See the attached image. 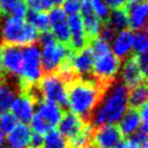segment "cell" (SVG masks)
Returning <instances> with one entry per match:
<instances>
[{"label":"cell","instance_id":"obj_1","mask_svg":"<svg viewBox=\"0 0 148 148\" xmlns=\"http://www.w3.org/2000/svg\"><path fill=\"white\" fill-rule=\"evenodd\" d=\"M129 89L121 82L110 83L106 88L99 105L91 115V124L94 127L116 125L129 107Z\"/></svg>","mask_w":148,"mask_h":148},{"label":"cell","instance_id":"obj_2","mask_svg":"<svg viewBox=\"0 0 148 148\" xmlns=\"http://www.w3.org/2000/svg\"><path fill=\"white\" fill-rule=\"evenodd\" d=\"M107 86L96 80L80 79L71 81L67 90V106L70 112L82 119L90 118Z\"/></svg>","mask_w":148,"mask_h":148},{"label":"cell","instance_id":"obj_3","mask_svg":"<svg viewBox=\"0 0 148 148\" xmlns=\"http://www.w3.org/2000/svg\"><path fill=\"white\" fill-rule=\"evenodd\" d=\"M0 35L5 45L27 47L38 41L39 33L22 17H4L0 27Z\"/></svg>","mask_w":148,"mask_h":148},{"label":"cell","instance_id":"obj_4","mask_svg":"<svg viewBox=\"0 0 148 148\" xmlns=\"http://www.w3.org/2000/svg\"><path fill=\"white\" fill-rule=\"evenodd\" d=\"M38 40L41 45V66L43 73L55 74L65 61L71 56L70 48L58 42L50 32L41 33Z\"/></svg>","mask_w":148,"mask_h":148},{"label":"cell","instance_id":"obj_5","mask_svg":"<svg viewBox=\"0 0 148 148\" xmlns=\"http://www.w3.org/2000/svg\"><path fill=\"white\" fill-rule=\"evenodd\" d=\"M18 76L22 86L26 89L39 83L43 77L41 53L38 45H30L22 49V66Z\"/></svg>","mask_w":148,"mask_h":148},{"label":"cell","instance_id":"obj_6","mask_svg":"<svg viewBox=\"0 0 148 148\" xmlns=\"http://www.w3.org/2000/svg\"><path fill=\"white\" fill-rule=\"evenodd\" d=\"M67 84L58 74H47L39 81V92L43 99L64 107L67 106Z\"/></svg>","mask_w":148,"mask_h":148},{"label":"cell","instance_id":"obj_7","mask_svg":"<svg viewBox=\"0 0 148 148\" xmlns=\"http://www.w3.org/2000/svg\"><path fill=\"white\" fill-rule=\"evenodd\" d=\"M120 67L121 61L116 58L111 51H108L106 53L94 55L92 74L99 83L107 86L115 80L117 75L119 74Z\"/></svg>","mask_w":148,"mask_h":148},{"label":"cell","instance_id":"obj_8","mask_svg":"<svg viewBox=\"0 0 148 148\" xmlns=\"http://www.w3.org/2000/svg\"><path fill=\"white\" fill-rule=\"evenodd\" d=\"M48 14L51 34L53 37L63 45L69 43L70 33L68 26V17L61 7H52Z\"/></svg>","mask_w":148,"mask_h":148},{"label":"cell","instance_id":"obj_9","mask_svg":"<svg viewBox=\"0 0 148 148\" xmlns=\"http://www.w3.org/2000/svg\"><path fill=\"white\" fill-rule=\"evenodd\" d=\"M36 111V99L32 94H21L16 96L10 107V112L18 123L27 124Z\"/></svg>","mask_w":148,"mask_h":148},{"label":"cell","instance_id":"obj_10","mask_svg":"<svg viewBox=\"0 0 148 148\" xmlns=\"http://www.w3.org/2000/svg\"><path fill=\"white\" fill-rule=\"evenodd\" d=\"M122 140V135L117 125H103L94 129L92 142L97 148H115Z\"/></svg>","mask_w":148,"mask_h":148},{"label":"cell","instance_id":"obj_11","mask_svg":"<svg viewBox=\"0 0 148 148\" xmlns=\"http://www.w3.org/2000/svg\"><path fill=\"white\" fill-rule=\"evenodd\" d=\"M93 62L94 55L92 53L90 47H86L79 51H76V53L71 54V56L69 58V64L75 76L77 75L82 78L92 74Z\"/></svg>","mask_w":148,"mask_h":148},{"label":"cell","instance_id":"obj_12","mask_svg":"<svg viewBox=\"0 0 148 148\" xmlns=\"http://www.w3.org/2000/svg\"><path fill=\"white\" fill-rule=\"evenodd\" d=\"M120 77L121 82L130 90L132 88L145 83V75L142 73L140 66L136 62L135 58H127L120 67Z\"/></svg>","mask_w":148,"mask_h":148},{"label":"cell","instance_id":"obj_13","mask_svg":"<svg viewBox=\"0 0 148 148\" xmlns=\"http://www.w3.org/2000/svg\"><path fill=\"white\" fill-rule=\"evenodd\" d=\"M125 11L127 15V24L131 30H145L148 14V5L146 0L127 3Z\"/></svg>","mask_w":148,"mask_h":148},{"label":"cell","instance_id":"obj_14","mask_svg":"<svg viewBox=\"0 0 148 148\" xmlns=\"http://www.w3.org/2000/svg\"><path fill=\"white\" fill-rule=\"evenodd\" d=\"M0 58H1L3 71L12 76H18L22 66L21 48L4 45L0 49Z\"/></svg>","mask_w":148,"mask_h":148},{"label":"cell","instance_id":"obj_15","mask_svg":"<svg viewBox=\"0 0 148 148\" xmlns=\"http://www.w3.org/2000/svg\"><path fill=\"white\" fill-rule=\"evenodd\" d=\"M36 114L42 120H45V122L48 123L51 129H54L60 123L64 115L63 108L60 105L43 99L36 104Z\"/></svg>","mask_w":148,"mask_h":148},{"label":"cell","instance_id":"obj_16","mask_svg":"<svg viewBox=\"0 0 148 148\" xmlns=\"http://www.w3.org/2000/svg\"><path fill=\"white\" fill-rule=\"evenodd\" d=\"M80 16L82 18L84 30L89 39H95L99 36V33L103 28V22L95 15L92 11L91 2L89 0L82 1L80 7Z\"/></svg>","mask_w":148,"mask_h":148},{"label":"cell","instance_id":"obj_17","mask_svg":"<svg viewBox=\"0 0 148 148\" xmlns=\"http://www.w3.org/2000/svg\"><path fill=\"white\" fill-rule=\"evenodd\" d=\"M133 38L134 33L131 29H125L116 34L110 45L111 52L116 58L124 60L130 56L133 51Z\"/></svg>","mask_w":148,"mask_h":148},{"label":"cell","instance_id":"obj_18","mask_svg":"<svg viewBox=\"0 0 148 148\" xmlns=\"http://www.w3.org/2000/svg\"><path fill=\"white\" fill-rule=\"evenodd\" d=\"M68 26H69V45L71 50L79 51L86 48L89 41V38L86 36L84 26L82 23V18L80 14L68 16Z\"/></svg>","mask_w":148,"mask_h":148},{"label":"cell","instance_id":"obj_19","mask_svg":"<svg viewBox=\"0 0 148 148\" xmlns=\"http://www.w3.org/2000/svg\"><path fill=\"white\" fill-rule=\"evenodd\" d=\"M86 122L84 121V119L68 111L65 115H63L60 123L58 124V131L65 137L66 140H70L82 131V129L86 127Z\"/></svg>","mask_w":148,"mask_h":148},{"label":"cell","instance_id":"obj_20","mask_svg":"<svg viewBox=\"0 0 148 148\" xmlns=\"http://www.w3.org/2000/svg\"><path fill=\"white\" fill-rule=\"evenodd\" d=\"M32 131L27 124L17 123L12 131L8 133L5 143L8 148H29Z\"/></svg>","mask_w":148,"mask_h":148},{"label":"cell","instance_id":"obj_21","mask_svg":"<svg viewBox=\"0 0 148 148\" xmlns=\"http://www.w3.org/2000/svg\"><path fill=\"white\" fill-rule=\"evenodd\" d=\"M118 123H119L118 129H119L122 137L123 136H130L131 137L133 134H135L137 131H140L142 122H140L138 110L129 108Z\"/></svg>","mask_w":148,"mask_h":148},{"label":"cell","instance_id":"obj_22","mask_svg":"<svg viewBox=\"0 0 148 148\" xmlns=\"http://www.w3.org/2000/svg\"><path fill=\"white\" fill-rule=\"evenodd\" d=\"M27 11L25 0H0V15L24 18Z\"/></svg>","mask_w":148,"mask_h":148},{"label":"cell","instance_id":"obj_23","mask_svg":"<svg viewBox=\"0 0 148 148\" xmlns=\"http://www.w3.org/2000/svg\"><path fill=\"white\" fill-rule=\"evenodd\" d=\"M115 33H119L122 30H125L129 27L127 24V15L124 8L114 9L110 11L109 16L107 18V25Z\"/></svg>","mask_w":148,"mask_h":148},{"label":"cell","instance_id":"obj_24","mask_svg":"<svg viewBox=\"0 0 148 148\" xmlns=\"http://www.w3.org/2000/svg\"><path fill=\"white\" fill-rule=\"evenodd\" d=\"M148 91L145 83H142L140 86L132 88L129 90V107H132V109H140V107L145 105L147 102Z\"/></svg>","mask_w":148,"mask_h":148},{"label":"cell","instance_id":"obj_25","mask_svg":"<svg viewBox=\"0 0 148 148\" xmlns=\"http://www.w3.org/2000/svg\"><path fill=\"white\" fill-rule=\"evenodd\" d=\"M26 20L29 25H32L38 33H45L50 28L49 16L45 12H36V11H27Z\"/></svg>","mask_w":148,"mask_h":148},{"label":"cell","instance_id":"obj_26","mask_svg":"<svg viewBox=\"0 0 148 148\" xmlns=\"http://www.w3.org/2000/svg\"><path fill=\"white\" fill-rule=\"evenodd\" d=\"M93 125L86 122V127L82 129V131L78 133L73 138L68 140V148H84L89 146L92 142V135H93Z\"/></svg>","mask_w":148,"mask_h":148},{"label":"cell","instance_id":"obj_27","mask_svg":"<svg viewBox=\"0 0 148 148\" xmlns=\"http://www.w3.org/2000/svg\"><path fill=\"white\" fill-rule=\"evenodd\" d=\"M15 97L16 93L12 86L0 80V114L10 110Z\"/></svg>","mask_w":148,"mask_h":148},{"label":"cell","instance_id":"obj_28","mask_svg":"<svg viewBox=\"0 0 148 148\" xmlns=\"http://www.w3.org/2000/svg\"><path fill=\"white\" fill-rule=\"evenodd\" d=\"M41 148H68V142L56 129H51L43 136Z\"/></svg>","mask_w":148,"mask_h":148},{"label":"cell","instance_id":"obj_29","mask_svg":"<svg viewBox=\"0 0 148 148\" xmlns=\"http://www.w3.org/2000/svg\"><path fill=\"white\" fill-rule=\"evenodd\" d=\"M133 51H135L136 55L147 54L148 51V38L147 33L145 30H140L134 34L133 38Z\"/></svg>","mask_w":148,"mask_h":148},{"label":"cell","instance_id":"obj_30","mask_svg":"<svg viewBox=\"0 0 148 148\" xmlns=\"http://www.w3.org/2000/svg\"><path fill=\"white\" fill-rule=\"evenodd\" d=\"M92 11L101 21H107L110 13V8L107 5L105 0H90Z\"/></svg>","mask_w":148,"mask_h":148},{"label":"cell","instance_id":"obj_31","mask_svg":"<svg viewBox=\"0 0 148 148\" xmlns=\"http://www.w3.org/2000/svg\"><path fill=\"white\" fill-rule=\"evenodd\" d=\"M18 123L14 116L10 111H4L0 114V129L3 131L4 134H8L12 131Z\"/></svg>","mask_w":148,"mask_h":148},{"label":"cell","instance_id":"obj_32","mask_svg":"<svg viewBox=\"0 0 148 148\" xmlns=\"http://www.w3.org/2000/svg\"><path fill=\"white\" fill-rule=\"evenodd\" d=\"M25 2L29 11L36 12H45L51 10L53 7L52 0H25Z\"/></svg>","mask_w":148,"mask_h":148},{"label":"cell","instance_id":"obj_33","mask_svg":"<svg viewBox=\"0 0 148 148\" xmlns=\"http://www.w3.org/2000/svg\"><path fill=\"white\" fill-rule=\"evenodd\" d=\"M30 123V131L33 133H38V134H41V135H45L48 132L51 130V127L48 125V123H45V120H42L37 114H35L34 117L32 118V120L29 121Z\"/></svg>","mask_w":148,"mask_h":148},{"label":"cell","instance_id":"obj_34","mask_svg":"<svg viewBox=\"0 0 148 148\" xmlns=\"http://www.w3.org/2000/svg\"><path fill=\"white\" fill-rule=\"evenodd\" d=\"M80 7H81V2H79L77 0H65L63 2L62 10L68 17L79 14L80 13Z\"/></svg>","mask_w":148,"mask_h":148},{"label":"cell","instance_id":"obj_35","mask_svg":"<svg viewBox=\"0 0 148 148\" xmlns=\"http://www.w3.org/2000/svg\"><path fill=\"white\" fill-rule=\"evenodd\" d=\"M43 136L45 135L32 132L30 140H29V148H41L43 145Z\"/></svg>","mask_w":148,"mask_h":148},{"label":"cell","instance_id":"obj_36","mask_svg":"<svg viewBox=\"0 0 148 148\" xmlns=\"http://www.w3.org/2000/svg\"><path fill=\"white\" fill-rule=\"evenodd\" d=\"M116 34L117 33H115V32L111 28H109L108 26H105V27L102 28L99 37L101 38V39H103L104 41H106L109 43V42H111V40L114 39V37L116 36Z\"/></svg>","mask_w":148,"mask_h":148},{"label":"cell","instance_id":"obj_37","mask_svg":"<svg viewBox=\"0 0 148 148\" xmlns=\"http://www.w3.org/2000/svg\"><path fill=\"white\" fill-rule=\"evenodd\" d=\"M136 60V62L140 66L142 73L145 75V77L147 76V70H148V56L147 54H144V55H135L134 56Z\"/></svg>","mask_w":148,"mask_h":148},{"label":"cell","instance_id":"obj_38","mask_svg":"<svg viewBox=\"0 0 148 148\" xmlns=\"http://www.w3.org/2000/svg\"><path fill=\"white\" fill-rule=\"evenodd\" d=\"M146 147H147V145L140 146L137 143H135L134 140H132L131 138H129V140H122L115 148H146Z\"/></svg>","mask_w":148,"mask_h":148},{"label":"cell","instance_id":"obj_39","mask_svg":"<svg viewBox=\"0 0 148 148\" xmlns=\"http://www.w3.org/2000/svg\"><path fill=\"white\" fill-rule=\"evenodd\" d=\"M105 2L110 9H119L123 8V5L127 4V0H105Z\"/></svg>","mask_w":148,"mask_h":148},{"label":"cell","instance_id":"obj_40","mask_svg":"<svg viewBox=\"0 0 148 148\" xmlns=\"http://www.w3.org/2000/svg\"><path fill=\"white\" fill-rule=\"evenodd\" d=\"M5 144V134L3 133V131L0 129V148H2Z\"/></svg>","mask_w":148,"mask_h":148},{"label":"cell","instance_id":"obj_41","mask_svg":"<svg viewBox=\"0 0 148 148\" xmlns=\"http://www.w3.org/2000/svg\"><path fill=\"white\" fill-rule=\"evenodd\" d=\"M65 0H52V3L53 4H56V7H58L60 4H63Z\"/></svg>","mask_w":148,"mask_h":148},{"label":"cell","instance_id":"obj_42","mask_svg":"<svg viewBox=\"0 0 148 148\" xmlns=\"http://www.w3.org/2000/svg\"><path fill=\"white\" fill-rule=\"evenodd\" d=\"M3 73V68H2V63H1V58H0V77Z\"/></svg>","mask_w":148,"mask_h":148},{"label":"cell","instance_id":"obj_43","mask_svg":"<svg viewBox=\"0 0 148 148\" xmlns=\"http://www.w3.org/2000/svg\"><path fill=\"white\" fill-rule=\"evenodd\" d=\"M137 1H142V0H127V3H130V2H137Z\"/></svg>","mask_w":148,"mask_h":148},{"label":"cell","instance_id":"obj_44","mask_svg":"<svg viewBox=\"0 0 148 148\" xmlns=\"http://www.w3.org/2000/svg\"><path fill=\"white\" fill-rule=\"evenodd\" d=\"M84 148H97V147H95L94 145H89V146H86V147Z\"/></svg>","mask_w":148,"mask_h":148},{"label":"cell","instance_id":"obj_45","mask_svg":"<svg viewBox=\"0 0 148 148\" xmlns=\"http://www.w3.org/2000/svg\"><path fill=\"white\" fill-rule=\"evenodd\" d=\"M77 1H79V2H82V1H86V0H77ZM90 1V0H89Z\"/></svg>","mask_w":148,"mask_h":148},{"label":"cell","instance_id":"obj_46","mask_svg":"<svg viewBox=\"0 0 148 148\" xmlns=\"http://www.w3.org/2000/svg\"><path fill=\"white\" fill-rule=\"evenodd\" d=\"M146 148H147V147H146Z\"/></svg>","mask_w":148,"mask_h":148}]
</instances>
